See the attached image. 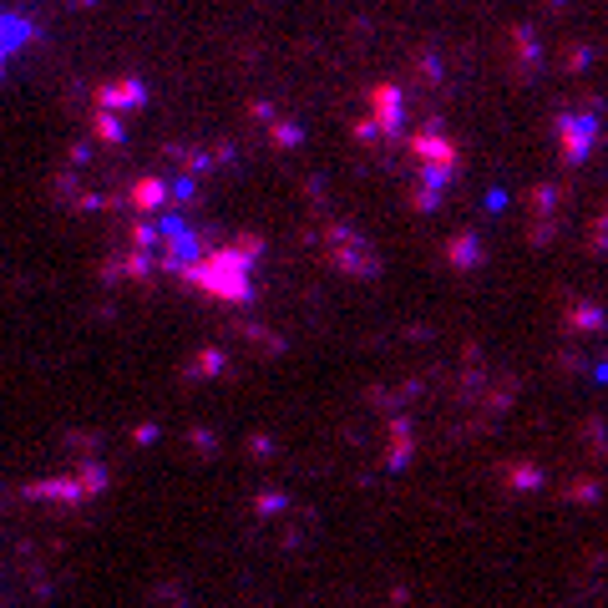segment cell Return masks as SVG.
I'll list each match as a JSON object with an SVG mask.
<instances>
[{
	"label": "cell",
	"mask_w": 608,
	"mask_h": 608,
	"mask_svg": "<svg viewBox=\"0 0 608 608\" xmlns=\"http://www.w3.org/2000/svg\"><path fill=\"white\" fill-rule=\"evenodd\" d=\"M21 36H26V26H21V21H11V16L0 21V61H6V51H16V46H21Z\"/></svg>",
	"instance_id": "cell-1"
}]
</instances>
